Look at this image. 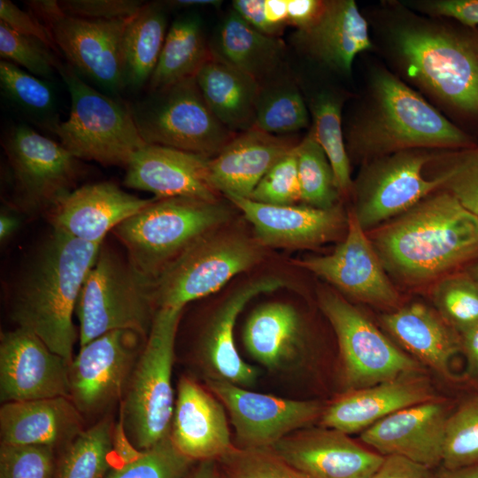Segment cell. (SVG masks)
I'll use <instances>...</instances> for the list:
<instances>
[{
    "mask_svg": "<svg viewBox=\"0 0 478 478\" xmlns=\"http://www.w3.org/2000/svg\"><path fill=\"white\" fill-rule=\"evenodd\" d=\"M370 240L387 273L419 284L478 257V217L440 189L375 227Z\"/></svg>",
    "mask_w": 478,
    "mask_h": 478,
    "instance_id": "obj_1",
    "label": "cell"
},
{
    "mask_svg": "<svg viewBox=\"0 0 478 478\" xmlns=\"http://www.w3.org/2000/svg\"><path fill=\"white\" fill-rule=\"evenodd\" d=\"M102 244L51 229L25 263L12 291L11 320L70 364L79 338L73 320L77 299Z\"/></svg>",
    "mask_w": 478,
    "mask_h": 478,
    "instance_id": "obj_2",
    "label": "cell"
},
{
    "mask_svg": "<svg viewBox=\"0 0 478 478\" xmlns=\"http://www.w3.org/2000/svg\"><path fill=\"white\" fill-rule=\"evenodd\" d=\"M371 103L349 131V148L356 154L376 158L408 150L476 146L470 136L386 70L374 75Z\"/></svg>",
    "mask_w": 478,
    "mask_h": 478,
    "instance_id": "obj_3",
    "label": "cell"
},
{
    "mask_svg": "<svg viewBox=\"0 0 478 478\" xmlns=\"http://www.w3.org/2000/svg\"><path fill=\"white\" fill-rule=\"evenodd\" d=\"M218 201L190 197L158 199L112 232L135 269L154 281L180 255L229 218Z\"/></svg>",
    "mask_w": 478,
    "mask_h": 478,
    "instance_id": "obj_4",
    "label": "cell"
},
{
    "mask_svg": "<svg viewBox=\"0 0 478 478\" xmlns=\"http://www.w3.org/2000/svg\"><path fill=\"white\" fill-rule=\"evenodd\" d=\"M396 53L409 78L454 110L478 115V40L443 27L402 25Z\"/></svg>",
    "mask_w": 478,
    "mask_h": 478,
    "instance_id": "obj_5",
    "label": "cell"
},
{
    "mask_svg": "<svg viewBox=\"0 0 478 478\" xmlns=\"http://www.w3.org/2000/svg\"><path fill=\"white\" fill-rule=\"evenodd\" d=\"M184 309L157 311L120 406V420L135 448L147 450L167 436L174 408L172 371Z\"/></svg>",
    "mask_w": 478,
    "mask_h": 478,
    "instance_id": "obj_6",
    "label": "cell"
},
{
    "mask_svg": "<svg viewBox=\"0 0 478 478\" xmlns=\"http://www.w3.org/2000/svg\"><path fill=\"white\" fill-rule=\"evenodd\" d=\"M157 311L153 281L104 242L76 303L80 346L118 329L147 337Z\"/></svg>",
    "mask_w": 478,
    "mask_h": 478,
    "instance_id": "obj_7",
    "label": "cell"
},
{
    "mask_svg": "<svg viewBox=\"0 0 478 478\" xmlns=\"http://www.w3.org/2000/svg\"><path fill=\"white\" fill-rule=\"evenodd\" d=\"M71 98L67 120L52 128L60 143L80 160L127 167L147 143L141 136L131 110L95 89L73 68L60 65Z\"/></svg>",
    "mask_w": 478,
    "mask_h": 478,
    "instance_id": "obj_8",
    "label": "cell"
},
{
    "mask_svg": "<svg viewBox=\"0 0 478 478\" xmlns=\"http://www.w3.org/2000/svg\"><path fill=\"white\" fill-rule=\"evenodd\" d=\"M262 245L243 235L216 230L204 235L153 281L160 308L184 309L219 289L237 274L260 262Z\"/></svg>",
    "mask_w": 478,
    "mask_h": 478,
    "instance_id": "obj_9",
    "label": "cell"
},
{
    "mask_svg": "<svg viewBox=\"0 0 478 478\" xmlns=\"http://www.w3.org/2000/svg\"><path fill=\"white\" fill-rule=\"evenodd\" d=\"M2 146L12 181V204L28 216L48 213L74 190L82 175L81 160L60 143L28 126L7 131Z\"/></svg>",
    "mask_w": 478,
    "mask_h": 478,
    "instance_id": "obj_10",
    "label": "cell"
},
{
    "mask_svg": "<svg viewBox=\"0 0 478 478\" xmlns=\"http://www.w3.org/2000/svg\"><path fill=\"white\" fill-rule=\"evenodd\" d=\"M131 112L147 144L208 158L215 157L237 134L213 114L195 77L152 92Z\"/></svg>",
    "mask_w": 478,
    "mask_h": 478,
    "instance_id": "obj_11",
    "label": "cell"
},
{
    "mask_svg": "<svg viewBox=\"0 0 478 478\" xmlns=\"http://www.w3.org/2000/svg\"><path fill=\"white\" fill-rule=\"evenodd\" d=\"M319 304L335 333L345 380L353 389L420 372L419 361L398 349L337 292L323 289Z\"/></svg>",
    "mask_w": 478,
    "mask_h": 478,
    "instance_id": "obj_12",
    "label": "cell"
},
{
    "mask_svg": "<svg viewBox=\"0 0 478 478\" xmlns=\"http://www.w3.org/2000/svg\"><path fill=\"white\" fill-rule=\"evenodd\" d=\"M27 5L76 71L111 92L126 86L121 46L129 19L78 18L66 14L58 1L52 0L29 1Z\"/></svg>",
    "mask_w": 478,
    "mask_h": 478,
    "instance_id": "obj_13",
    "label": "cell"
},
{
    "mask_svg": "<svg viewBox=\"0 0 478 478\" xmlns=\"http://www.w3.org/2000/svg\"><path fill=\"white\" fill-rule=\"evenodd\" d=\"M432 159L427 150H408L374 158L355 181L351 210L361 227H377L441 189L439 175L427 180L423 166Z\"/></svg>",
    "mask_w": 478,
    "mask_h": 478,
    "instance_id": "obj_14",
    "label": "cell"
},
{
    "mask_svg": "<svg viewBox=\"0 0 478 478\" xmlns=\"http://www.w3.org/2000/svg\"><path fill=\"white\" fill-rule=\"evenodd\" d=\"M147 337L129 329L107 332L81 346L69 366L70 399L82 416L121 403Z\"/></svg>",
    "mask_w": 478,
    "mask_h": 478,
    "instance_id": "obj_15",
    "label": "cell"
},
{
    "mask_svg": "<svg viewBox=\"0 0 478 478\" xmlns=\"http://www.w3.org/2000/svg\"><path fill=\"white\" fill-rule=\"evenodd\" d=\"M206 385L227 409L239 448H271L320 417L324 410L318 401L257 393L217 378L207 377Z\"/></svg>",
    "mask_w": 478,
    "mask_h": 478,
    "instance_id": "obj_16",
    "label": "cell"
},
{
    "mask_svg": "<svg viewBox=\"0 0 478 478\" xmlns=\"http://www.w3.org/2000/svg\"><path fill=\"white\" fill-rule=\"evenodd\" d=\"M295 263L356 300L386 307L396 306L399 300L370 238L351 210L347 213L345 238L331 254Z\"/></svg>",
    "mask_w": 478,
    "mask_h": 478,
    "instance_id": "obj_17",
    "label": "cell"
},
{
    "mask_svg": "<svg viewBox=\"0 0 478 478\" xmlns=\"http://www.w3.org/2000/svg\"><path fill=\"white\" fill-rule=\"evenodd\" d=\"M69 366L34 333L18 327L2 332L1 402L70 398Z\"/></svg>",
    "mask_w": 478,
    "mask_h": 478,
    "instance_id": "obj_18",
    "label": "cell"
},
{
    "mask_svg": "<svg viewBox=\"0 0 478 478\" xmlns=\"http://www.w3.org/2000/svg\"><path fill=\"white\" fill-rule=\"evenodd\" d=\"M305 478H369L384 456L332 428H302L270 448Z\"/></svg>",
    "mask_w": 478,
    "mask_h": 478,
    "instance_id": "obj_19",
    "label": "cell"
},
{
    "mask_svg": "<svg viewBox=\"0 0 478 478\" xmlns=\"http://www.w3.org/2000/svg\"><path fill=\"white\" fill-rule=\"evenodd\" d=\"M252 225L256 240L272 248L305 249L334 240L347 228L340 204L330 209L308 205H271L250 198L227 197Z\"/></svg>",
    "mask_w": 478,
    "mask_h": 478,
    "instance_id": "obj_20",
    "label": "cell"
},
{
    "mask_svg": "<svg viewBox=\"0 0 478 478\" xmlns=\"http://www.w3.org/2000/svg\"><path fill=\"white\" fill-rule=\"evenodd\" d=\"M110 181L85 184L66 196L47 215L52 229L92 243L154 201Z\"/></svg>",
    "mask_w": 478,
    "mask_h": 478,
    "instance_id": "obj_21",
    "label": "cell"
},
{
    "mask_svg": "<svg viewBox=\"0 0 478 478\" xmlns=\"http://www.w3.org/2000/svg\"><path fill=\"white\" fill-rule=\"evenodd\" d=\"M447 409L437 398L406 407L362 431L360 439L382 456H403L431 468L442 464Z\"/></svg>",
    "mask_w": 478,
    "mask_h": 478,
    "instance_id": "obj_22",
    "label": "cell"
},
{
    "mask_svg": "<svg viewBox=\"0 0 478 478\" xmlns=\"http://www.w3.org/2000/svg\"><path fill=\"white\" fill-rule=\"evenodd\" d=\"M210 158L170 147L147 144L127 166L123 184L150 192L158 199L182 197L218 201L219 193L208 180Z\"/></svg>",
    "mask_w": 478,
    "mask_h": 478,
    "instance_id": "obj_23",
    "label": "cell"
},
{
    "mask_svg": "<svg viewBox=\"0 0 478 478\" xmlns=\"http://www.w3.org/2000/svg\"><path fill=\"white\" fill-rule=\"evenodd\" d=\"M224 408L208 388L182 376L169 433L175 448L193 461L216 460L229 452L235 446Z\"/></svg>",
    "mask_w": 478,
    "mask_h": 478,
    "instance_id": "obj_24",
    "label": "cell"
},
{
    "mask_svg": "<svg viewBox=\"0 0 478 478\" xmlns=\"http://www.w3.org/2000/svg\"><path fill=\"white\" fill-rule=\"evenodd\" d=\"M436 398L420 373L403 374L336 398L323 410L321 424L347 435L362 432L397 411Z\"/></svg>",
    "mask_w": 478,
    "mask_h": 478,
    "instance_id": "obj_25",
    "label": "cell"
},
{
    "mask_svg": "<svg viewBox=\"0 0 478 478\" xmlns=\"http://www.w3.org/2000/svg\"><path fill=\"white\" fill-rule=\"evenodd\" d=\"M285 285L283 280L276 277L250 281L233 292L215 311L203 330L198 346L199 359L209 373L208 377L241 387H250L255 383L258 371L241 358L235 347V321L251 299Z\"/></svg>",
    "mask_w": 478,
    "mask_h": 478,
    "instance_id": "obj_26",
    "label": "cell"
},
{
    "mask_svg": "<svg viewBox=\"0 0 478 478\" xmlns=\"http://www.w3.org/2000/svg\"><path fill=\"white\" fill-rule=\"evenodd\" d=\"M297 143L255 127L237 133L208 163L211 186L226 197L250 198L255 188Z\"/></svg>",
    "mask_w": 478,
    "mask_h": 478,
    "instance_id": "obj_27",
    "label": "cell"
},
{
    "mask_svg": "<svg viewBox=\"0 0 478 478\" xmlns=\"http://www.w3.org/2000/svg\"><path fill=\"white\" fill-rule=\"evenodd\" d=\"M296 42L328 67L350 74L358 54L373 48L368 25L353 0L324 1L312 26L297 30Z\"/></svg>",
    "mask_w": 478,
    "mask_h": 478,
    "instance_id": "obj_28",
    "label": "cell"
},
{
    "mask_svg": "<svg viewBox=\"0 0 478 478\" xmlns=\"http://www.w3.org/2000/svg\"><path fill=\"white\" fill-rule=\"evenodd\" d=\"M83 430V416L69 397L4 403L0 408L1 443L67 445Z\"/></svg>",
    "mask_w": 478,
    "mask_h": 478,
    "instance_id": "obj_29",
    "label": "cell"
},
{
    "mask_svg": "<svg viewBox=\"0 0 478 478\" xmlns=\"http://www.w3.org/2000/svg\"><path fill=\"white\" fill-rule=\"evenodd\" d=\"M383 327L420 362L444 377L452 378L450 363L462 352L460 335L437 312L413 303L382 314Z\"/></svg>",
    "mask_w": 478,
    "mask_h": 478,
    "instance_id": "obj_30",
    "label": "cell"
},
{
    "mask_svg": "<svg viewBox=\"0 0 478 478\" xmlns=\"http://www.w3.org/2000/svg\"><path fill=\"white\" fill-rule=\"evenodd\" d=\"M195 79L209 108L225 127L234 133L253 127L262 90L258 81L213 53Z\"/></svg>",
    "mask_w": 478,
    "mask_h": 478,
    "instance_id": "obj_31",
    "label": "cell"
},
{
    "mask_svg": "<svg viewBox=\"0 0 478 478\" xmlns=\"http://www.w3.org/2000/svg\"><path fill=\"white\" fill-rule=\"evenodd\" d=\"M246 351L271 370L286 367L299 357L303 348L300 316L290 305L265 304L249 316L243 332Z\"/></svg>",
    "mask_w": 478,
    "mask_h": 478,
    "instance_id": "obj_32",
    "label": "cell"
},
{
    "mask_svg": "<svg viewBox=\"0 0 478 478\" xmlns=\"http://www.w3.org/2000/svg\"><path fill=\"white\" fill-rule=\"evenodd\" d=\"M211 50L261 83L280 67L285 44L280 37L259 32L232 10L220 24L215 46Z\"/></svg>",
    "mask_w": 478,
    "mask_h": 478,
    "instance_id": "obj_33",
    "label": "cell"
},
{
    "mask_svg": "<svg viewBox=\"0 0 478 478\" xmlns=\"http://www.w3.org/2000/svg\"><path fill=\"white\" fill-rule=\"evenodd\" d=\"M212 52L196 14L176 19L169 27L154 72L150 79L151 92L196 76Z\"/></svg>",
    "mask_w": 478,
    "mask_h": 478,
    "instance_id": "obj_34",
    "label": "cell"
},
{
    "mask_svg": "<svg viewBox=\"0 0 478 478\" xmlns=\"http://www.w3.org/2000/svg\"><path fill=\"white\" fill-rule=\"evenodd\" d=\"M167 16L161 3H145L129 19L122 38L125 85L135 88L150 81L166 36Z\"/></svg>",
    "mask_w": 478,
    "mask_h": 478,
    "instance_id": "obj_35",
    "label": "cell"
},
{
    "mask_svg": "<svg viewBox=\"0 0 478 478\" xmlns=\"http://www.w3.org/2000/svg\"><path fill=\"white\" fill-rule=\"evenodd\" d=\"M115 423L105 416L63 448L53 478H104L114 455Z\"/></svg>",
    "mask_w": 478,
    "mask_h": 478,
    "instance_id": "obj_36",
    "label": "cell"
},
{
    "mask_svg": "<svg viewBox=\"0 0 478 478\" xmlns=\"http://www.w3.org/2000/svg\"><path fill=\"white\" fill-rule=\"evenodd\" d=\"M311 112V132L330 163L341 197H347L352 193L353 181L342 128V102L337 96L322 92L312 99Z\"/></svg>",
    "mask_w": 478,
    "mask_h": 478,
    "instance_id": "obj_37",
    "label": "cell"
},
{
    "mask_svg": "<svg viewBox=\"0 0 478 478\" xmlns=\"http://www.w3.org/2000/svg\"><path fill=\"white\" fill-rule=\"evenodd\" d=\"M301 200L305 205L330 209L341 194L330 163L310 131L296 146Z\"/></svg>",
    "mask_w": 478,
    "mask_h": 478,
    "instance_id": "obj_38",
    "label": "cell"
},
{
    "mask_svg": "<svg viewBox=\"0 0 478 478\" xmlns=\"http://www.w3.org/2000/svg\"><path fill=\"white\" fill-rule=\"evenodd\" d=\"M308 124L307 106L295 86L281 84L267 90L262 87L253 127L271 135H284Z\"/></svg>",
    "mask_w": 478,
    "mask_h": 478,
    "instance_id": "obj_39",
    "label": "cell"
},
{
    "mask_svg": "<svg viewBox=\"0 0 478 478\" xmlns=\"http://www.w3.org/2000/svg\"><path fill=\"white\" fill-rule=\"evenodd\" d=\"M0 85L4 96L27 114L46 120L50 130L58 120L53 119L56 96L45 80L26 72L6 60L0 61Z\"/></svg>",
    "mask_w": 478,
    "mask_h": 478,
    "instance_id": "obj_40",
    "label": "cell"
},
{
    "mask_svg": "<svg viewBox=\"0 0 478 478\" xmlns=\"http://www.w3.org/2000/svg\"><path fill=\"white\" fill-rule=\"evenodd\" d=\"M432 297L436 312L459 334L478 323V281L469 273L443 277Z\"/></svg>",
    "mask_w": 478,
    "mask_h": 478,
    "instance_id": "obj_41",
    "label": "cell"
},
{
    "mask_svg": "<svg viewBox=\"0 0 478 478\" xmlns=\"http://www.w3.org/2000/svg\"><path fill=\"white\" fill-rule=\"evenodd\" d=\"M442 465L446 469L478 465V394L450 413L445 426Z\"/></svg>",
    "mask_w": 478,
    "mask_h": 478,
    "instance_id": "obj_42",
    "label": "cell"
},
{
    "mask_svg": "<svg viewBox=\"0 0 478 478\" xmlns=\"http://www.w3.org/2000/svg\"><path fill=\"white\" fill-rule=\"evenodd\" d=\"M193 462L167 436L133 460L110 470L104 478H187Z\"/></svg>",
    "mask_w": 478,
    "mask_h": 478,
    "instance_id": "obj_43",
    "label": "cell"
},
{
    "mask_svg": "<svg viewBox=\"0 0 478 478\" xmlns=\"http://www.w3.org/2000/svg\"><path fill=\"white\" fill-rule=\"evenodd\" d=\"M51 50L42 41L19 34L0 21V56L3 60L46 80L51 78L61 65Z\"/></svg>",
    "mask_w": 478,
    "mask_h": 478,
    "instance_id": "obj_44",
    "label": "cell"
},
{
    "mask_svg": "<svg viewBox=\"0 0 478 478\" xmlns=\"http://www.w3.org/2000/svg\"><path fill=\"white\" fill-rule=\"evenodd\" d=\"M219 460L223 478H305L270 448L235 446Z\"/></svg>",
    "mask_w": 478,
    "mask_h": 478,
    "instance_id": "obj_45",
    "label": "cell"
},
{
    "mask_svg": "<svg viewBox=\"0 0 478 478\" xmlns=\"http://www.w3.org/2000/svg\"><path fill=\"white\" fill-rule=\"evenodd\" d=\"M296 146L263 176L250 199L271 205H293L300 202Z\"/></svg>",
    "mask_w": 478,
    "mask_h": 478,
    "instance_id": "obj_46",
    "label": "cell"
},
{
    "mask_svg": "<svg viewBox=\"0 0 478 478\" xmlns=\"http://www.w3.org/2000/svg\"><path fill=\"white\" fill-rule=\"evenodd\" d=\"M55 449L43 445H0V478H53Z\"/></svg>",
    "mask_w": 478,
    "mask_h": 478,
    "instance_id": "obj_47",
    "label": "cell"
},
{
    "mask_svg": "<svg viewBox=\"0 0 478 478\" xmlns=\"http://www.w3.org/2000/svg\"><path fill=\"white\" fill-rule=\"evenodd\" d=\"M444 189L478 217V146L462 149L448 158L440 174Z\"/></svg>",
    "mask_w": 478,
    "mask_h": 478,
    "instance_id": "obj_48",
    "label": "cell"
},
{
    "mask_svg": "<svg viewBox=\"0 0 478 478\" xmlns=\"http://www.w3.org/2000/svg\"><path fill=\"white\" fill-rule=\"evenodd\" d=\"M232 7L266 35L279 37L288 25V0H235Z\"/></svg>",
    "mask_w": 478,
    "mask_h": 478,
    "instance_id": "obj_49",
    "label": "cell"
},
{
    "mask_svg": "<svg viewBox=\"0 0 478 478\" xmlns=\"http://www.w3.org/2000/svg\"><path fill=\"white\" fill-rule=\"evenodd\" d=\"M58 3L67 15L105 21L128 19L145 4L137 0H63Z\"/></svg>",
    "mask_w": 478,
    "mask_h": 478,
    "instance_id": "obj_50",
    "label": "cell"
},
{
    "mask_svg": "<svg viewBox=\"0 0 478 478\" xmlns=\"http://www.w3.org/2000/svg\"><path fill=\"white\" fill-rule=\"evenodd\" d=\"M0 21L19 34L36 38L52 50H58L49 29L31 11L26 12L9 0H1Z\"/></svg>",
    "mask_w": 478,
    "mask_h": 478,
    "instance_id": "obj_51",
    "label": "cell"
},
{
    "mask_svg": "<svg viewBox=\"0 0 478 478\" xmlns=\"http://www.w3.org/2000/svg\"><path fill=\"white\" fill-rule=\"evenodd\" d=\"M425 12L450 17L467 27L478 25V0H438L421 4Z\"/></svg>",
    "mask_w": 478,
    "mask_h": 478,
    "instance_id": "obj_52",
    "label": "cell"
},
{
    "mask_svg": "<svg viewBox=\"0 0 478 478\" xmlns=\"http://www.w3.org/2000/svg\"><path fill=\"white\" fill-rule=\"evenodd\" d=\"M369 478H434L430 467L403 456L388 455Z\"/></svg>",
    "mask_w": 478,
    "mask_h": 478,
    "instance_id": "obj_53",
    "label": "cell"
},
{
    "mask_svg": "<svg viewBox=\"0 0 478 478\" xmlns=\"http://www.w3.org/2000/svg\"><path fill=\"white\" fill-rule=\"evenodd\" d=\"M323 4L320 0H288V25L297 30L308 28L319 17Z\"/></svg>",
    "mask_w": 478,
    "mask_h": 478,
    "instance_id": "obj_54",
    "label": "cell"
},
{
    "mask_svg": "<svg viewBox=\"0 0 478 478\" xmlns=\"http://www.w3.org/2000/svg\"><path fill=\"white\" fill-rule=\"evenodd\" d=\"M459 335L462 352L467 360L469 374L478 381V323Z\"/></svg>",
    "mask_w": 478,
    "mask_h": 478,
    "instance_id": "obj_55",
    "label": "cell"
},
{
    "mask_svg": "<svg viewBox=\"0 0 478 478\" xmlns=\"http://www.w3.org/2000/svg\"><path fill=\"white\" fill-rule=\"evenodd\" d=\"M19 221L17 216L8 212H2L0 216V241L4 243L17 231Z\"/></svg>",
    "mask_w": 478,
    "mask_h": 478,
    "instance_id": "obj_56",
    "label": "cell"
},
{
    "mask_svg": "<svg viewBox=\"0 0 478 478\" xmlns=\"http://www.w3.org/2000/svg\"><path fill=\"white\" fill-rule=\"evenodd\" d=\"M187 478H220L215 459L199 461L195 468H191Z\"/></svg>",
    "mask_w": 478,
    "mask_h": 478,
    "instance_id": "obj_57",
    "label": "cell"
},
{
    "mask_svg": "<svg viewBox=\"0 0 478 478\" xmlns=\"http://www.w3.org/2000/svg\"><path fill=\"white\" fill-rule=\"evenodd\" d=\"M437 478H478V465L456 469L443 468Z\"/></svg>",
    "mask_w": 478,
    "mask_h": 478,
    "instance_id": "obj_58",
    "label": "cell"
},
{
    "mask_svg": "<svg viewBox=\"0 0 478 478\" xmlns=\"http://www.w3.org/2000/svg\"><path fill=\"white\" fill-rule=\"evenodd\" d=\"M173 5H178L181 7H189V6H219L221 4V1L216 0H178L171 2Z\"/></svg>",
    "mask_w": 478,
    "mask_h": 478,
    "instance_id": "obj_59",
    "label": "cell"
},
{
    "mask_svg": "<svg viewBox=\"0 0 478 478\" xmlns=\"http://www.w3.org/2000/svg\"><path fill=\"white\" fill-rule=\"evenodd\" d=\"M478 281V264L474 265L469 273Z\"/></svg>",
    "mask_w": 478,
    "mask_h": 478,
    "instance_id": "obj_60",
    "label": "cell"
}]
</instances>
